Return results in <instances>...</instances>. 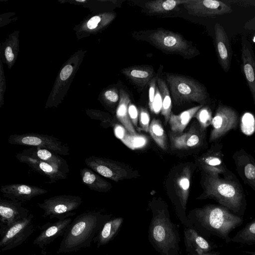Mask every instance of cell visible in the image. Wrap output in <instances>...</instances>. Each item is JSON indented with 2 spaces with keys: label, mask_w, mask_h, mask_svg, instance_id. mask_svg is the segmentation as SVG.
<instances>
[{
  "label": "cell",
  "mask_w": 255,
  "mask_h": 255,
  "mask_svg": "<svg viewBox=\"0 0 255 255\" xmlns=\"http://www.w3.org/2000/svg\"><path fill=\"white\" fill-rule=\"evenodd\" d=\"M183 232L185 250L188 255L205 254L215 248L194 229L185 227Z\"/></svg>",
  "instance_id": "cell-22"
},
{
  "label": "cell",
  "mask_w": 255,
  "mask_h": 255,
  "mask_svg": "<svg viewBox=\"0 0 255 255\" xmlns=\"http://www.w3.org/2000/svg\"><path fill=\"white\" fill-rule=\"evenodd\" d=\"M171 97L174 105L196 102L207 106L210 102L206 88L197 80L183 75L166 73Z\"/></svg>",
  "instance_id": "cell-5"
},
{
  "label": "cell",
  "mask_w": 255,
  "mask_h": 255,
  "mask_svg": "<svg viewBox=\"0 0 255 255\" xmlns=\"http://www.w3.org/2000/svg\"><path fill=\"white\" fill-rule=\"evenodd\" d=\"M203 173V193L198 199H214L234 214L242 216L247 201L244 188L235 175L233 173L225 176Z\"/></svg>",
  "instance_id": "cell-2"
},
{
  "label": "cell",
  "mask_w": 255,
  "mask_h": 255,
  "mask_svg": "<svg viewBox=\"0 0 255 255\" xmlns=\"http://www.w3.org/2000/svg\"><path fill=\"white\" fill-rule=\"evenodd\" d=\"M8 142L14 145L46 149L59 155L69 154L68 146L52 135L37 133L14 134L9 136Z\"/></svg>",
  "instance_id": "cell-8"
},
{
  "label": "cell",
  "mask_w": 255,
  "mask_h": 255,
  "mask_svg": "<svg viewBox=\"0 0 255 255\" xmlns=\"http://www.w3.org/2000/svg\"><path fill=\"white\" fill-rule=\"evenodd\" d=\"M106 99L112 103H117L119 100V95L115 90H108L105 93Z\"/></svg>",
  "instance_id": "cell-38"
},
{
  "label": "cell",
  "mask_w": 255,
  "mask_h": 255,
  "mask_svg": "<svg viewBox=\"0 0 255 255\" xmlns=\"http://www.w3.org/2000/svg\"><path fill=\"white\" fill-rule=\"evenodd\" d=\"M128 113L129 119L133 126L136 128L139 129L137 126L139 111L136 106L131 102L128 105Z\"/></svg>",
  "instance_id": "cell-36"
},
{
  "label": "cell",
  "mask_w": 255,
  "mask_h": 255,
  "mask_svg": "<svg viewBox=\"0 0 255 255\" xmlns=\"http://www.w3.org/2000/svg\"><path fill=\"white\" fill-rule=\"evenodd\" d=\"M241 69L252 96L255 108V55L246 33L241 37Z\"/></svg>",
  "instance_id": "cell-15"
},
{
  "label": "cell",
  "mask_w": 255,
  "mask_h": 255,
  "mask_svg": "<svg viewBox=\"0 0 255 255\" xmlns=\"http://www.w3.org/2000/svg\"><path fill=\"white\" fill-rule=\"evenodd\" d=\"M123 74L133 84L140 89L148 85L154 77L152 66H132L124 68Z\"/></svg>",
  "instance_id": "cell-24"
},
{
  "label": "cell",
  "mask_w": 255,
  "mask_h": 255,
  "mask_svg": "<svg viewBox=\"0 0 255 255\" xmlns=\"http://www.w3.org/2000/svg\"><path fill=\"white\" fill-rule=\"evenodd\" d=\"M157 77H154L150 81L149 84V94H148V106L150 111L152 112H154V102L155 99V96L156 94V83L157 82Z\"/></svg>",
  "instance_id": "cell-35"
},
{
  "label": "cell",
  "mask_w": 255,
  "mask_h": 255,
  "mask_svg": "<svg viewBox=\"0 0 255 255\" xmlns=\"http://www.w3.org/2000/svg\"><path fill=\"white\" fill-rule=\"evenodd\" d=\"M223 146L222 143L216 142L198 158V164L203 172L223 176L233 173L227 168L225 163Z\"/></svg>",
  "instance_id": "cell-12"
},
{
  "label": "cell",
  "mask_w": 255,
  "mask_h": 255,
  "mask_svg": "<svg viewBox=\"0 0 255 255\" xmlns=\"http://www.w3.org/2000/svg\"><path fill=\"white\" fill-rule=\"evenodd\" d=\"M82 183L90 189L99 192H107L111 190V184L101 175L88 168L80 170Z\"/></svg>",
  "instance_id": "cell-26"
},
{
  "label": "cell",
  "mask_w": 255,
  "mask_h": 255,
  "mask_svg": "<svg viewBox=\"0 0 255 255\" xmlns=\"http://www.w3.org/2000/svg\"><path fill=\"white\" fill-rule=\"evenodd\" d=\"M158 89L161 97V113L164 118L165 123L167 124L171 114V98L168 87L166 82L161 78H157Z\"/></svg>",
  "instance_id": "cell-30"
},
{
  "label": "cell",
  "mask_w": 255,
  "mask_h": 255,
  "mask_svg": "<svg viewBox=\"0 0 255 255\" xmlns=\"http://www.w3.org/2000/svg\"><path fill=\"white\" fill-rule=\"evenodd\" d=\"M215 46L219 63L225 72L230 68L233 51L224 28L217 23L214 27Z\"/></svg>",
  "instance_id": "cell-18"
},
{
  "label": "cell",
  "mask_w": 255,
  "mask_h": 255,
  "mask_svg": "<svg viewBox=\"0 0 255 255\" xmlns=\"http://www.w3.org/2000/svg\"><path fill=\"white\" fill-rule=\"evenodd\" d=\"M194 117L196 118L200 127L204 129L211 125L213 119L212 113L210 108L207 106H203L196 113Z\"/></svg>",
  "instance_id": "cell-33"
},
{
  "label": "cell",
  "mask_w": 255,
  "mask_h": 255,
  "mask_svg": "<svg viewBox=\"0 0 255 255\" xmlns=\"http://www.w3.org/2000/svg\"><path fill=\"white\" fill-rule=\"evenodd\" d=\"M124 220L123 217L111 218L104 224L93 239L94 242L97 244V248L108 244L115 238L120 231Z\"/></svg>",
  "instance_id": "cell-25"
},
{
  "label": "cell",
  "mask_w": 255,
  "mask_h": 255,
  "mask_svg": "<svg viewBox=\"0 0 255 255\" xmlns=\"http://www.w3.org/2000/svg\"><path fill=\"white\" fill-rule=\"evenodd\" d=\"M101 21V18L98 16H95L91 18L87 23L88 27L90 29L95 28Z\"/></svg>",
  "instance_id": "cell-40"
},
{
  "label": "cell",
  "mask_w": 255,
  "mask_h": 255,
  "mask_svg": "<svg viewBox=\"0 0 255 255\" xmlns=\"http://www.w3.org/2000/svg\"><path fill=\"white\" fill-rule=\"evenodd\" d=\"M189 0H155L146 1L145 8L149 13L165 14L178 8Z\"/></svg>",
  "instance_id": "cell-29"
},
{
  "label": "cell",
  "mask_w": 255,
  "mask_h": 255,
  "mask_svg": "<svg viewBox=\"0 0 255 255\" xmlns=\"http://www.w3.org/2000/svg\"><path fill=\"white\" fill-rule=\"evenodd\" d=\"M224 2L230 5H236L242 7L255 6V0H223Z\"/></svg>",
  "instance_id": "cell-37"
},
{
  "label": "cell",
  "mask_w": 255,
  "mask_h": 255,
  "mask_svg": "<svg viewBox=\"0 0 255 255\" xmlns=\"http://www.w3.org/2000/svg\"><path fill=\"white\" fill-rule=\"evenodd\" d=\"M187 217L195 230L204 238H220L231 242L230 233L241 226L244 220L220 205L207 204L191 210Z\"/></svg>",
  "instance_id": "cell-1"
},
{
  "label": "cell",
  "mask_w": 255,
  "mask_h": 255,
  "mask_svg": "<svg viewBox=\"0 0 255 255\" xmlns=\"http://www.w3.org/2000/svg\"><path fill=\"white\" fill-rule=\"evenodd\" d=\"M111 215L89 211L77 216L68 226L57 254L77 252L90 247L92 241Z\"/></svg>",
  "instance_id": "cell-4"
},
{
  "label": "cell",
  "mask_w": 255,
  "mask_h": 255,
  "mask_svg": "<svg viewBox=\"0 0 255 255\" xmlns=\"http://www.w3.org/2000/svg\"><path fill=\"white\" fill-rule=\"evenodd\" d=\"M236 171L245 184L255 190V159L245 149L241 148L232 156Z\"/></svg>",
  "instance_id": "cell-16"
},
{
  "label": "cell",
  "mask_w": 255,
  "mask_h": 255,
  "mask_svg": "<svg viewBox=\"0 0 255 255\" xmlns=\"http://www.w3.org/2000/svg\"><path fill=\"white\" fill-rule=\"evenodd\" d=\"M139 124L141 130L146 132L149 131L150 116L146 109L140 107L139 109Z\"/></svg>",
  "instance_id": "cell-34"
},
{
  "label": "cell",
  "mask_w": 255,
  "mask_h": 255,
  "mask_svg": "<svg viewBox=\"0 0 255 255\" xmlns=\"http://www.w3.org/2000/svg\"><path fill=\"white\" fill-rule=\"evenodd\" d=\"M5 56L6 60L9 62H11L13 60L14 54L12 53L11 48L9 46L7 47L5 50Z\"/></svg>",
  "instance_id": "cell-42"
},
{
  "label": "cell",
  "mask_w": 255,
  "mask_h": 255,
  "mask_svg": "<svg viewBox=\"0 0 255 255\" xmlns=\"http://www.w3.org/2000/svg\"><path fill=\"white\" fill-rule=\"evenodd\" d=\"M206 129L195 122L190 129L181 133L170 132L169 134L171 146L176 149H187L207 145Z\"/></svg>",
  "instance_id": "cell-14"
},
{
  "label": "cell",
  "mask_w": 255,
  "mask_h": 255,
  "mask_svg": "<svg viewBox=\"0 0 255 255\" xmlns=\"http://www.w3.org/2000/svg\"><path fill=\"white\" fill-rule=\"evenodd\" d=\"M253 41H254V42H255V34L254 35V36H253Z\"/></svg>",
  "instance_id": "cell-45"
},
{
  "label": "cell",
  "mask_w": 255,
  "mask_h": 255,
  "mask_svg": "<svg viewBox=\"0 0 255 255\" xmlns=\"http://www.w3.org/2000/svg\"><path fill=\"white\" fill-rule=\"evenodd\" d=\"M72 222V218L69 217L53 223H47L41 227L42 231L33 241V245L43 249L58 237L63 236Z\"/></svg>",
  "instance_id": "cell-21"
},
{
  "label": "cell",
  "mask_w": 255,
  "mask_h": 255,
  "mask_svg": "<svg viewBox=\"0 0 255 255\" xmlns=\"http://www.w3.org/2000/svg\"><path fill=\"white\" fill-rule=\"evenodd\" d=\"M239 121V114L235 109L219 102L211 122L212 128L210 133L209 141H218L229 131L236 130Z\"/></svg>",
  "instance_id": "cell-10"
},
{
  "label": "cell",
  "mask_w": 255,
  "mask_h": 255,
  "mask_svg": "<svg viewBox=\"0 0 255 255\" xmlns=\"http://www.w3.org/2000/svg\"><path fill=\"white\" fill-rule=\"evenodd\" d=\"M82 203L79 196L62 195L51 197L44 200L38 206L44 211L43 216L52 219L63 220L76 214L73 211L78 209Z\"/></svg>",
  "instance_id": "cell-7"
},
{
  "label": "cell",
  "mask_w": 255,
  "mask_h": 255,
  "mask_svg": "<svg viewBox=\"0 0 255 255\" xmlns=\"http://www.w3.org/2000/svg\"></svg>",
  "instance_id": "cell-47"
},
{
  "label": "cell",
  "mask_w": 255,
  "mask_h": 255,
  "mask_svg": "<svg viewBox=\"0 0 255 255\" xmlns=\"http://www.w3.org/2000/svg\"><path fill=\"white\" fill-rule=\"evenodd\" d=\"M146 32V41L161 51L192 58L199 54V50L178 33L163 29Z\"/></svg>",
  "instance_id": "cell-6"
},
{
  "label": "cell",
  "mask_w": 255,
  "mask_h": 255,
  "mask_svg": "<svg viewBox=\"0 0 255 255\" xmlns=\"http://www.w3.org/2000/svg\"><path fill=\"white\" fill-rule=\"evenodd\" d=\"M244 252L246 253V254H249L250 255H255V252L244 251Z\"/></svg>",
  "instance_id": "cell-44"
},
{
  "label": "cell",
  "mask_w": 255,
  "mask_h": 255,
  "mask_svg": "<svg viewBox=\"0 0 255 255\" xmlns=\"http://www.w3.org/2000/svg\"><path fill=\"white\" fill-rule=\"evenodd\" d=\"M220 253L219 252H211L205 254L200 255H220Z\"/></svg>",
  "instance_id": "cell-43"
},
{
  "label": "cell",
  "mask_w": 255,
  "mask_h": 255,
  "mask_svg": "<svg viewBox=\"0 0 255 255\" xmlns=\"http://www.w3.org/2000/svg\"><path fill=\"white\" fill-rule=\"evenodd\" d=\"M183 5L189 14L204 17H215L233 11L231 5L216 0H189Z\"/></svg>",
  "instance_id": "cell-13"
},
{
  "label": "cell",
  "mask_w": 255,
  "mask_h": 255,
  "mask_svg": "<svg viewBox=\"0 0 255 255\" xmlns=\"http://www.w3.org/2000/svg\"><path fill=\"white\" fill-rule=\"evenodd\" d=\"M0 192L8 199L25 202L48 191L36 186L25 184H11L2 185Z\"/></svg>",
  "instance_id": "cell-19"
},
{
  "label": "cell",
  "mask_w": 255,
  "mask_h": 255,
  "mask_svg": "<svg viewBox=\"0 0 255 255\" xmlns=\"http://www.w3.org/2000/svg\"><path fill=\"white\" fill-rule=\"evenodd\" d=\"M231 239V242L236 243L255 244V219L247 224Z\"/></svg>",
  "instance_id": "cell-31"
},
{
  "label": "cell",
  "mask_w": 255,
  "mask_h": 255,
  "mask_svg": "<svg viewBox=\"0 0 255 255\" xmlns=\"http://www.w3.org/2000/svg\"><path fill=\"white\" fill-rule=\"evenodd\" d=\"M15 157L20 162L26 164L33 170L48 178L49 183L65 179L68 177V174L62 169L47 162L21 154L19 152Z\"/></svg>",
  "instance_id": "cell-20"
},
{
  "label": "cell",
  "mask_w": 255,
  "mask_h": 255,
  "mask_svg": "<svg viewBox=\"0 0 255 255\" xmlns=\"http://www.w3.org/2000/svg\"><path fill=\"white\" fill-rule=\"evenodd\" d=\"M203 106L198 105L178 115L171 113L169 120V124L173 132L181 133L185 129L190 120L194 117L195 115Z\"/></svg>",
  "instance_id": "cell-28"
},
{
  "label": "cell",
  "mask_w": 255,
  "mask_h": 255,
  "mask_svg": "<svg viewBox=\"0 0 255 255\" xmlns=\"http://www.w3.org/2000/svg\"><path fill=\"white\" fill-rule=\"evenodd\" d=\"M156 144L162 149L167 148V137L163 126L159 120L153 119L150 124L148 131Z\"/></svg>",
  "instance_id": "cell-32"
},
{
  "label": "cell",
  "mask_w": 255,
  "mask_h": 255,
  "mask_svg": "<svg viewBox=\"0 0 255 255\" xmlns=\"http://www.w3.org/2000/svg\"><path fill=\"white\" fill-rule=\"evenodd\" d=\"M150 209L152 218L148 230L150 244L160 255H179V231L171 221L167 206L163 203H152Z\"/></svg>",
  "instance_id": "cell-3"
},
{
  "label": "cell",
  "mask_w": 255,
  "mask_h": 255,
  "mask_svg": "<svg viewBox=\"0 0 255 255\" xmlns=\"http://www.w3.org/2000/svg\"><path fill=\"white\" fill-rule=\"evenodd\" d=\"M21 154L47 162L62 169L68 174V164L64 158L49 150L39 147H31L19 152Z\"/></svg>",
  "instance_id": "cell-23"
},
{
  "label": "cell",
  "mask_w": 255,
  "mask_h": 255,
  "mask_svg": "<svg viewBox=\"0 0 255 255\" xmlns=\"http://www.w3.org/2000/svg\"><path fill=\"white\" fill-rule=\"evenodd\" d=\"M244 28L247 30H255V16L245 22Z\"/></svg>",
  "instance_id": "cell-41"
},
{
  "label": "cell",
  "mask_w": 255,
  "mask_h": 255,
  "mask_svg": "<svg viewBox=\"0 0 255 255\" xmlns=\"http://www.w3.org/2000/svg\"><path fill=\"white\" fill-rule=\"evenodd\" d=\"M254 152H255V150H254Z\"/></svg>",
  "instance_id": "cell-46"
},
{
  "label": "cell",
  "mask_w": 255,
  "mask_h": 255,
  "mask_svg": "<svg viewBox=\"0 0 255 255\" xmlns=\"http://www.w3.org/2000/svg\"><path fill=\"white\" fill-rule=\"evenodd\" d=\"M29 210L17 200L0 199V225L9 227L27 218Z\"/></svg>",
  "instance_id": "cell-17"
},
{
  "label": "cell",
  "mask_w": 255,
  "mask_h": 255,
  "mask_svg": "<svg viewBox=\"0 0 255 255\" xmlns=\"http://www.w3.org/2000/svg\"><path fill=\"white\" fill-rule=\"evenodd\" d=\"M130 103L128 94L124 90H121L120 101L116 111L117 117L129 134L136 135V130L128 116V107Z\"/></svg>",
  "instance_id": "cell-27"
},
{
  "label": "cell",
  "mask_w": 255,
  "mask_h": 255,
  "mask_svg": "<svg viewBox=\"0 0 255 255\" xmlns=\"http://www.w3.org/2000/svg\"><path fill=\"white\" fill-rule=\"evenodd\" d=\"M86 165L103 177L118 182L128 177L129 171L121 163L104 157L90 156L85 160Z\"/></svg>",
  "instance_id": "cell-11"
},
{
  "label": "cell",
  "mask_w": 255,
  "mask_h": 255,
  "mask_svg": "<svg viewBox=\"0 0 255 255\" xmlns=\"http://www.w3.org/2000/svg\"><path fill=\"white\" fill-rule=\"evenodd\" d=\"M33 214L12 225H0V248L1 252L13 249L24 243L34 231Z\"/></svg>",
  "instance_id": "cell-9"
},
{
  "label": "cell",
  "mask_w": 255,
  "mask_h": 255,
  "mask_svg": "<svg viewBox=\"0 0 255 255\" xmlns=\"http://www.w3.org/2000/svg\"><path fill=\"white\" fill-rule=\"evenodd\" d=\"M73 70L71 65H67L65 66L61 70L60 74V79L63 80H67L71 75Z\"/></svg>",
  "instance_id": "cell-39"
}]
</instances>
